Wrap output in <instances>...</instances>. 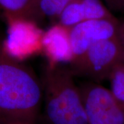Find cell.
<instances>
[{"mask_svg":"<svg viewBox=\"0 0 124 124\" xmlns=\"http://www.w3.org/2000/svg\"><path fill=\"white\" fill-rule=\"evenodd\" d=\"M43 88L30 68L0 45V117L31 124L39 110Z\"/></svg>","mask_w":124,"mask_h":124,"instance_id":"1","label":"cell"},{"mask_svg":"<svg viewBox=\"0 0 124 124\" xmlns=\"http://www.w3.org/2000/svg\"><path fill=\"white\" fill-rule=\"evenodd\" d=\"M70 69L49 66L44 79L45 112L51 124H88L79 87Z\"/></svg>","mask_w":124,"mask_h":124,"instance_id":"2","label":"cell"},{"mask_svg":"<svg viewBox=\"0 0 124 124\" xmlns=\"http://www.w3.org/2000/svg\"><path fill=\"white\" fill-rule=\"evenodd\" d=\"M123 48L117 35L93 44L70 63L73 74L99 81L108 79L116 65L122 62Z\"/></svg>","mask_w":124,"mask_h":124,"instance_id":"3","label":"cell"},{"mask_svg":"<svg viewBox=\"0 0 124 124\" xmlns=\"http://www.w3.org/2000/svg\"><path fill=\"white\" fill-rule=\"evenodd\" d=\"M79 90L88 124H124V104L110 90L93 82Z\"/></svg>","mask_w":124,"mask_h":124,"instance_id":"4","label":"cell"},{"mask_svg":"<svg viewBox=\"0 0 124 124\" xmlns=\"http://www.w3.org/2000/svg\"><path fill=\"white\" fill-rule=\"evenodd\" d=\"M8 38L3 45L7 53L19 60L31 57L42 50L41 39L44 32L29 19H17L8 21Z\"/></svg>","mask_w":124,"mask_h":124,"instance_id":"5","label":"cell"},{"mask_svg":"<svg viewBox=\"0 0 124 124\" xmlns=\"http://www.w3.org/2000/svg\"><path fill=\"white\" fill-rule=\"evenodd\" d=\"M119 24L116 19H99L83 22L70 28L72 62L81 56L94 43L116 37Z\"/></svg>","mask_w":124,"mask_h":124,"instance_id":"6","label":"cell"},{"mask_svg":"<svg viewBox=\"0 0 124 124\" xmlns=\"http://www.w3.org/2000/svg\"><path fill=\"white\" fill-rule=\"evenodd\" d=\"M116 18L101 0H70L57 18L58 23L70 28L91 19Z\"/></svg>","mask_w":124,"mask_h":124,"instance_id":"7","label":"cell"},{"mask_svg":"<svg viewBox=\"0 0 124 124\" xmlns=\"http://www.w3.org/2000/svg\"><path fill=\"white\" fill-rule=\"evenodd\" d=\"M41 46L50 62V66L62 63H70L72 60L69 28L58 23L44 32Z\"/></svg>","mask_w":124,"mask_h":124,"instance_id":"8","label":"cell"},{"mask_svg":"<svg viewBox=\"0 0 124 124\" xmlns=\"http://www.w3.org/2000/svg\"><path fill=\"white\" fill-rule=\"evenodd\" d=\"M0 10L7 21L17 19L34 21L32 0H0Z\"/></svg>","mask_w":124,"mask_h":124,"instance_id":"9","label":"cell"},{"mask_svg":"<svg viewBox=\"0 0 124 124\" xmlns=\"http://www.w3.org/2000/svg\"><path fill=\"white\" fill-rule=\"evenodd\" d=\"M70 0H32L33 19L50 18L57 19Z\"/></svg>","mask_w":124,"mask_h":124,"instance_id":"10","label":"cell"},{"mask_svg":"<svg viewBox=\"0 0 124 124\" xmlns=\"http://www.w3.org/2000/svg\"><path fill=\"white\" fill-rule=\"evenodd\" d=\"M110 90L115 97L124 104V62L118 63L108 77Z\"/></svg>","mask_w":124,"mask_h":124,"instance_id":"11","label":"cell"},{"mask_svg":"<svg viewBox=\"0 0 124 124\" xmlns=\"http://www.w3.org/2000/svg\"><path fill=\"white\" fill-rule=\"evenodd\" d=\"M106 7L115 11H124V0H101Z\"/></svg>","mask_w":124,"mask_h":124,"instance_id":"12","label":"cell"},{"mask_svg":"<svg viewBox=\"0 0 124 124\" xmlns=\"http://www.w3.org/2000/svg\"><path fill=\"white\" fill-rule=\"evenodd\" d=\"M117 37H118V38L119 39L121 46H122V48H123L122 62H124V23H120Z\"/></svg>","mask_w":124,"mask_h":124,"instance_id":"13","label":"cell"},{"mask_svg":"<svg viewBox=\"0 0 124 124\" xmlns=\"http://www.w3.org/2000/svg\"></svg>","mask_w":124,"mask_h":124,"instance_id":"14","label":"cell"}]
</instances>
